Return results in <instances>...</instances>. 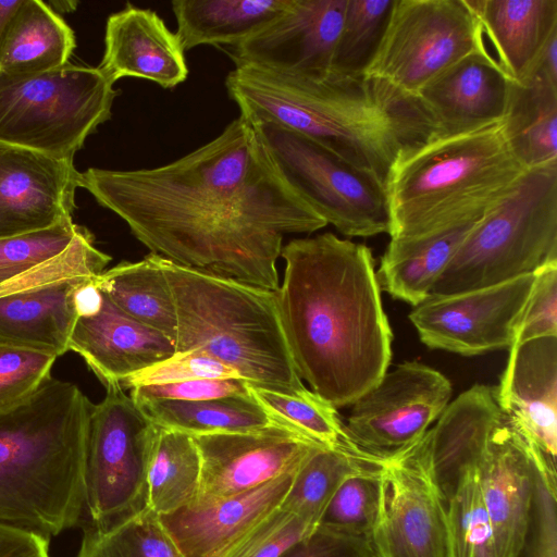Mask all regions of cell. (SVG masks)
<instances>
[{
    "instance_id": "484cf974",
    "label": "cell",
    "mask_w": 557,
    "mask_h": 557,
    "mask_svg": "<svg viewBox=\"0 0 557 557\" xmlns=\"http://www.w3.org/2000/svg\"><path fill=\"white\" fill-rule=\"evenodd\" d=\"M509 79L533 72L548 40L557 34V0H467Z\"/></svg>"
},
{
    "instance_id": "7bdbcfd3",
    "label": "cell",
    "mask_w": 557,
    "mask_h": 557,
    "mask_svg": "<svg viewBox=\"0 0 557 557\" xmlns=\"http://www.w3.org/2000/svg\"><path fill=\"white\" fill-rule=\"evenodd\" d=\"M557 336V260L535 272L528 300L517 321L509 354L525 342Z\"/></svg>"
},
{
    "instance_id": "d6a6232c",
    "label": "cell",
    "mask_w": 557,
    "mask_h": 557,
    "mask_svg": "<svg viewBox=\"0 0 557 557\" xmlns=\"http://www.w3.org/2000/svg\"><path fill=\"white\" fill-rule=\"evenodd\" d=\"M201 459L193 435L158 426L148 472L147 504L158 516L171 515L194 502Z\"/></svg>"
},
{
    "instance_id": "6da1fadb",
    "label": "cell",
    "mask_w": 557,
    "mask_h": 557,
    "mask_svg": "<svg viewBox=\"0 0 557 557\" xmlns=\"http://www.w3.org/2000/svg\"><path fill=\"white\" fill-rule=\"evenodd\" d=\"M83 188L152 253L277 292L287 235L327 224L287 183L239 114L191 152L152 169L89 168Z\"/></svg>"
},
{
    "instance_id": "681fc988",
    "label": "cell",
    "mask_w": 557,
    "mask_h": 557,
    "mask_svg": "<svg viewBox=\"0 0 557 557\" xmlns=\"http://www.w3.org/2000/svg\"><path fill=\"white\" fill-rule=\"evenodd\" d=\"M22 3V0L0 1V38L13 13Z\"/></svg>"
},
{
    "instance_id": "8d00e7d4",
    "label": "cell",
    "mask_w": 557,
    "mask_h": 557,
    "mask_svg": "<svg viewBox=\"0 0 557 557\" xmlns=\"http://www.w3.org/2000/svg\"><path fill=\"white\" fill-rule=\"evenodd\" d=\"M447 557H490L491 525L478 466L466 470L446 497Z\"/></svg>"
},
{
    "instance_id": "52a82bcc",
    "label": "cell",
    "mask_w": 557,
    "mask_h": 557,
    "mask_svg": "<svg viewBox=\"0 0 557 557\" xmlns=\"http://www.w3.org/2000/svg\"><path fill=\"white\" fill-rule=\"evenodd\" d=\"M557 260V163L528 169L470 230L430 295H449L535 273Z\"/></svg>"
},
{
    "instance_id": "d590c367",
    "label": "cell",
    "mask_w": 557,
    "mask_h": 557,
    "mask_svg": "<svg viewBox=\"0 0 557 557\" xmlns=\"http://www.w3.org/2000/svg\"><path fill=\"white\" fill-rule=\"evenodd\" d=\"M249 389L259 405L277 422L324 447L370 456L350 442L336 408L312 391L306 388L298 394H285L251 385Z\"/></svg>"
},
{
    "instance_id": "7402d4cb",
    "label": "cell",
    "mask_w": 557,
    "mask_h": 557,
    "mask_svg": "<svg viewBox=\"0 0 557 557\" xmlns=\"http://www.w3.org/2000/svg\"><path fill=\"white\" fill-rule=\"evenodd\" d=\"M101 293L99 310L77 317L69 350L78 354L104 386L122 384L176 352L173 341L127 315Z\"/></svg>"
},
{
    "instance_id": "7c38bea8",
    "label": "cell",
    "mask_w": 557,
    "mask_h": 557,
    "mask_svg": "<svg viewBox=\"0 0 557 557\" xmlns=\"http://www.w3.org/2000/svg\"><path fill=\"white\" fill-rule=\"evenodd\" d=\"M485 49L482 27L467 0H394L363 75L418 97L437 75Z\"/></svg>"
},
{
    "instance_id": "f546056e",
    "label": "cell",
    "mask_w": 557,
    "mask_h": 557,
    "mask_svg": "<svg viewBox=\"0 0 557 557\" xmlns=\"http://www.w3.org/2000/svg\"><path fill=\"white\" fill-rule=\"evenodd\" d=\"M476 222L422 238L389 240L376 274L379 283L394 298L417 306L430 296Z\"/></svg>"
},
{
    "instance_id": "1f68e13d",
    "label": "cell",
    "mask_w": 557,
    "mask_h": 557,
    "mask_svg": "<svg viewBox=\"0 0 557 557\" xmlns=\"http://www.w3.org/2000/svg\"><path fill=\"white\" fill-rule=\"evenodd\" d=\"M134 401L158 426L190 435L248 432L280 423L259 405L251 393L197 401Z\"/></svg>"
},
{
    "instance_id": "83f0119b",
    "label": "cell",
    "mask_w": 557,
    "mask_h": 557,
    "mask_svg": "<svg viewBox=\"0 0 557 557\" xmlns=\"http://www.w3.org/2000/svg\"><path fill=\"white\" fill-rule=\"evenodd\" d=\"M75 34L46 2L22 0L0 38V73L32 74L69 64Z\"/></svg>"
},
{
    "instance_id": "3957f363",
    "label": "cell",
    "mask_w": 557,
    "mask_h": 557,
    "mask_svg": "<svg viewBox=\"0 0 557 557\" xmlns=\"http://www.w3.org/2000/svg\"><path fill=\"white\" fill-rule=\"evenodd\" d=\"M225 87L246 119L309 137L384 186L399 152L436 134L418 97L363 74L317 79L237 64Z\"/></svg>"
},
{
    "instance_id": "603a6c76",
    "label": "cell",
    "mask_w": 557,
    "mask_h": 557,
    "mask_svg": "<svg viewBox=\"0 0 557 557\" xmlns=\"http://www.w3.org/2000/svg\"><path fill=\"white\" fill-rule=\"evenodd\" d=\"M114 84L124 77L171 89L188 77L185 50L176 33L151 9L127 3L109 15L104 52L98 66Z\"/></svg>"
},
{
    "instance_id": "ba28073f",
    "label": "cell",
    "mask_w": 557,
    "mask_h": 557,
    "mask_svg": "<svg viewBox=\"0 0 557 557\" xmlns=\"http://www.w3.org/2000/svg\"><path fill=\"white\" fill-rule=\"evenodd\" d=\"M97 66L66 64L32 74L0 73V146L73 160L111 119L119 90Z\"/></svg>"
},
{
    "instance_id": "d4e9b609",
    "label": "cell",
    "mask_w": 557,
    "mask_h": 557,
    "mask_svg": "<svg viewBox=\"0 0 557 557\" xmlns=\"http://www.w3.org/2000/svg\"><path fill=\"white\" fill-rule=\"evenodd\" d=\"M503 417L496 388L475 384L448 404L436 424L423 435L445 497L466 470L478 466Z\"/></svg>"
},
{
    "instance_id": "f1b7e54d",
    "label": "cell",
    "mask_w": 557,
    "mask_h": 557,
    "mask_svg": "<svg viewBox=\"0 0 557 557\" xmlns=\"http://www.w3.org/2000/svg\"><path fill=\"white\" fill-rule=\"evenodd\" d=\"M292 0H174L176 35L185 51L233 46L280 17Z\"/></svg>"
},
{
    "instance_id": "e575fe53",
    "label": "cell",
    "mask_w": 557,
    "mask_h": 557,
    "mask_svg": "<svg viewBox=\"0 0 557 557\" xmlns=\"http://www.w3.org/2000/svg\"><path fill=\"white\" fill-rule=\"evenodd\" d=\"M76 557H185L148 506L108 527L84 529Z\"/></svg>"
},
{
    "instance_id": "cb8c5ba5",
    "label": "cell",
    "mask_w": 557,
    "mask_h": 557,
    "mask_svg": "<svg viewBox=\"0 0 557 557\" xmlns=\"http://www.w3.org/2000/svg\"><path fill=\"white\" fill-rule=\"evenodd\" d=\"M295 473H287L242 494L193 502L171 515L159 517L185 557H221L280 506Z\"/></svg>"
},
{
    "instance_id": "ac0fdd59",
    "label": "cell",
    "mask_w": 557,
    "mask_h": 557,
    "mask_svg": "<svg viewBox=\"0 0 557 557\" xmlns=\"http://www.w3.org/2000/svg\"><path fill=\"white\" fill-rule=\"evenodd\" d=\"M347 0H292L275 21L249 38L224 48L235 65L324 78L332 74Z\"/></svg>"
},
{
    "instance_id": "5b68a950",
    "label": "cell",
    "mask_w": 557,
    "mask_h": 557,
    "mask_svg": "<svg viewBox=\"0 0 557 557\" xmlns=\"http://www.w3.org/2000/svg\"><path fill=\"white\" fill-rule=\"evenodd\" d=\"M502 122L433 135L399 152L385 180L391 240L422 238L474 223L524 174Z\"/></svg>"
},
{
    "instance_id": "7dc6e473",
    "label": "cell",
    "mask_w": 557,
    "mask_h": 557,
    "mask_svg": "<svg viewBox=\"0 0 557 557\" xmlns=\"http://www.w3.org/2000/svg\"><path fill=\"white\" fill-rule=\"evenodd\" d=\"M281 557H372V554L364 536L317 527Z\"/></svg>"
},
{
    "instance_id": "ab89813d",
    "label": "cell",
    "mask_w": 557,
    "mask_h": 557,
    "mask_svg": "<svg viewBox=\"0 0 557 557\" xmlns=\"http://www.w3.org/2000/svg\"><path fill=\"white\" fill-rule=\"evenodd\" d=\"M82 226L66 220L50 227L0 238V286L63 253Z\"/></svg>"
},
{
    "instance_id": "f6af8a7d",
    "label": "cell",
    "mask_w": 557,
    "mask_h": 557,
    "mask_svg": "<svg viewBox=\"0 0 557 557\" xmlns=\"http://www.w3.org/2000/svg\"><path fill=\"white\" fill-rule=\"evenodd\" d=\"M519 557H557V495L535 473L528 534Z\"/></svg>"
},
{
    "instance_id": "e0dca14e",
    "label": "cell",
    "mask_w": 557,
    "mask_h": 557,
    "mask_svg": "<svg viewBox=\"0 0 557 557\" xmlns=\"http://www.w3.org/2000/svg\"><path fill=\"white\" fill-rule=\"evenodd\" d=\"M553 493L554 481L522 433L504 416L478 463L491 525L490 557H519L528 534L536 470Z\"/></svg>"
},
{
    "instance_id": "bcb514c9",
    "label": "cell",
    "mask_w": 557,
    "mask_h": 557,
    "mask_svg": "<svg viewBox=\"0 0 557 557\" xmlns=\"http://www.w3.org/2000/svg\"><path fill=\"white\" fill-rule=\"evenodd\" d=\"M249 393V384L242 379H199L134 387L131 389L129 396L134 400L173 399L197 401Z\"/></svg>"
},
{
    "instance_id": "7a4b0ae2",
    "label": "cell",
    "mask_w": 557,
    "mask_h": 557,
    "mask_svg": "<svg viewBox=\"0 0 557 557\" xmlns=\"http://www.w3.org/2000/svg\"><path fill=\"white\" fill-rule=\"evenodd\" d=\"M276 297L288 348L301 380L335 408L374 386L392 358L371 250L333 233L283 246Z\"/></svg>"
},
{
    "instance_id": "9a60e30c",
    "label": "cell",
    "mask_w": 557,
    "mask_h": 557,
    "mask_svg": "<svg viewBox=\"0 0 557 557\" xmlns=\"http://www.w3.org/2000/svg\"><path fill=\"white\" fill-rule=\"evenodd\" d=\"M535 273L449 295H430L409 319L430 348L475 356L509 348Z\"/></svg>"
},
{
    "instance_id": "ee69618b",
    "label": "cell",
    "mask_w": 557,
    "mask_h": 557,
    "mask_svg": "<svg viewBox=\"0 0 557 557\" xmlns=\"http://www.w3.org/2000/svg\"><path fill=\"white\" fill-rule=\"evenodd\" d=\"M199 379H240L238 373L218 360L197 350L175 352L126 379L121 385L127 388L177 383Z\"/></svg>"
},
{
    "instance_id": "277c9868",
    "label": "cell",
    "mask_w": 557,
    "mask_h": 557,
    "mask_svg": "<svg viewBox=\"0 0 557 557\" xmlns=\"http://www.w3.org/2000/svg\"><path fill=\"white\" fill-rule=\"evenodd\" d=\"M92 405L75 384L51 377L0 413V522L49 539L81 524Z\"/></svg>"
},
{
    "instance_id": "74e56055",
    "label": "cell",
    "mask_w": 557,
    "mask_h": 557,
    "mask_svg": "<svg viewBox=\"0 0 557 557\" xmlns=\"http://www.w3.org/2000/svg\"><path fill=\"white\" fill-rule=\"evenodd\" d=\"M393 1L347 0L332 74H363L380 45Z\"/></svg>"
},
{
    "instance_id": "b9f144b4",
    "label": "cell",
    "mask_w": 557,
    "mask_h": 557,
    "mask_svg": "<svg viewBox=\"0 0 557 557\" xmlns=\"http://www.w3.org/2000/svg\"><path fill=\"white\" fill-rule=\"evenodd\" d=\"M315 528L295 513L277 507L246 532L221 557H281Z\"/></svg>"
},
{
    "instance_id": "836d02e7",
    "label": "cell",
    "mask_w": 557,
    "mask_h": 557,
    "mask_svg": "<svg viewBox=\"0 0 557 557\" xmlns=\"http://www.w3.org/2000/svg\"><path fill=\"white\" fill-rule=\"evenodd\" d=\"M379 459L319 447L298 468L278 507L318 527L322 512L345 479Z\"/></svg>"
},
{
    "instance_id": "f35d334b",
    "label": "cell",
    "mask_w": 557,
    "mask_h": 557,
    "mask_svg": "<svg viewBox=\"0 0 557 557\" xmlns=\"http://www.w3.org/2000/svg\"><path fill=\"white\" fill-rule=\"evenodd\" d=\"M379 496L377 461L345 479L322 512L318 527L367 537L376 519Z\"/></svg>"
},
{
    "instance_id": "2e32d148",
    "label": "cell",
    "mask_w": 557,
    "mask_h": 557,
    "mask_svg": "<svg viewBox=\"0 0 557 557\" xmlns=\"http://www.w3.org/2000/svg\"><path fill=\"white\" fill-rule=\"evenodd\" d=\"M193 437L201 459L200 484L194 502L259 487L297 471L313 450L324 447L283 423L256 431Z\"/></svg>"
},
{
    "instance_id": "8fae6325",
    "label": "cell",
    "mask_w": 557,
    "mask_h": 557,
    "mask_svg": "<svg viewBox=\"0 0 557 557\" xmlns=\"http://www.w3.org/2000/svg\"><path fill=\"white\" fill-rule=\"evenodd\" d=\"M111 257L94 244L84 226L53 260L0 286V344L59 356L78 317L76 294L96 281Z\"/></svg>"
},
{
    "instance_id": "5bb4252c",
    "label": "cell",
    "mask_w": 557,
    "mask_h": 557,
    "mask_svg": "<svg viewBox=\"0 0 557 557\" xmlns=\"http://www.w3.org/2000/svg\"><path fill=\"white\" fill-rule=\"evenodd\" d=\"M451 393L450 382L437 370L404 362L351 404L345 431L361 451L381 459L395 456L423 437Z\"/></svg>"
},
{
    "instance_id": "f907efd6",
    "label": "cell",
    "mask_w": 557,
    "mask_h": 557,
    "mask_svg": "<svg viewBox=\"0 0 557 557\" xmlns=\"http://www.w3.org/2000/svg\"><path fill=\"white\" fill-rule=\"evenodd\" d=\"M55 13H66V12H71V11H74L78 4L77 1H65V0H62V1H51L49 3H47Z\"/></svg>"
},
{
    "instance_id": "4fadbf2b",
    "label": "cell",
    "mask_w": 557,
    "mask_h": 557,
    "mask_svg": "<svg viewBox=\"0 0 557 557\" xmlns=\"http://www.w3.org/2000/svg\"><path fill=\"white\" fill-rule=\"evenodd\" d=\"M380 496L367 536L372 557H447L446 497L423 437L379 460Z\"/></svg>"
},
{
    "instance_id": "4dcf8cb0",
    "label": "cell",
    "mask_w": 557,
    "mask_h": 557,
    "mask_svg": "<svg viewBox=\"0 0 557 557\" xmlns=\"http://www.w3.org/2000/svg\"><path fill=\"white\" fill-rule=\"evenodd\" d=\"M96 285L127 315L176 342L175 302L158 255L120 262L103 271Z\"/></svg>"
},
{
    "instance_id": "30bf717a",
    "label": "cell",
    "mask_w": 557,
    "mask_h": 557,
    "mask_svg": "<svg viewBox=\"0 0 557 557\" xmlns=\"http://www.w3.org/2000/svg\"><path fill=\"white\" fill-rule=\"evenodd\" d=\"M158 431L119 383L92 405L85 456V513L104 528L147 504V472Z\"/></svg>"
},
{
    "instance_id": "c3c4849f",
    "label": "cell",
    "mask_w": 557,
    "mask_h": 557,
    "mask_svg": "<svg viewBox=\"0 0 557 557\" xmlns=\"http://www.w3.org/2000/svg\"><path fill=\"white\" fill-rule=\"evenodd\" d=\"M49 537L0 522V557H51Z\"/></svg>"
},
{
    "instance_id": "ffe728a7",
    "label": "cell",
    "mask_w": 557,
    "mask_h": 557,
    "mask_svg": "<svg viewBox=\"0 0 557 557\" xmlns=\"http://www.w3.org/2000/svg\"><path fill=\"white\" fill-rule=\"evenodd\" d=\"M496 396L557 481V336L525 342L509 354Z\"/></svg>"
},
{
    "instance_id": "60d3db41",
    "label": "cell",
    "mask_w": 557,
    "mask_h": 557,
    "mask_svg": "<svg viewBox=\"0 0 557 557\" xmlns=\"http://www.w3.org/2000/svg\"><path fill=\"white\" fill-rule=\"evenodd\" d=\"M57 357L0 344V413L30 398L49 379Z\"/></svg>"
},
{
    "instance_id": "8992f818",
    "label": "cell",
    "mask_w": 557,
    "mask_h": 557,
    "mask_svg": "<svg viewBox=\"0 0 557 557\" xmlns=\"http://www.w3.org/2000/svg\"><path fill=\"white\" fill-rule=\"evenodd\" d=\"M159 264L176 308V352L200 351L251 386L285 394L307 388L288 348L276 292L185 268L161 256Z\"/></svg>"
},
{
    "instance_id": "4316f807",
    "label": "cell",
    "mask_w": 557,
    "mask_h": 557,
    "mask_svg": "<svg viewBox=\"0 0 557 557\" xmlns=\"http://www.w3.org/2000/svg\"><path fill=\"white\" fill-rule=\"evenodd\" d=\"M502 126L524 169L557 163V82L537 69L520 83L510 79Z\"/></svg>"
},
{
    "instance_id": "9c48e42d",
    "label": "cell",
    "mask_w": 557,
    "mask_h": 557,
    "mask_svg": "<svg viewBox=\"0 0 557 557\" xmlns=\"http://www.w3.org/2000/svg\"><path fill=\"white\" fill-rule=\"evenodd\" d=\"M281 174L339 233L370 237L389 231L385 186L297 132L251 121Z\"/></svg>"
},
{
    "instance_id": "44dd1931",
    "label": "cell",
    "mask_w": 557,
    "mask_h": 557,
    "mask_svg": "<svg viewBox=\"0 0 557 557\" xmlns=\"http://www.w3.org/2000/svg\"><path fill=\"white\" fill-rule=\"evenodd\" d=\"M510 79L487 49L458 61L429 82L418 98L436 135L448 136L500 123Z\"/></svg>"
},
{
    "instance_id": "d6986e66",
    "label": "cell",
    "mask_w": 557,
    "mask_h": 557,
    "mask_svg": "<svg viewBox=\"0 0 557 557\" xmlns=\"http://www.w3.org/2000/svg\"><path fill=\"white\" fill-rule=\"evenodd\" d=\"M77 188L73 160L0 146V238L73 220Z\"/></svg>"
}]
</instances>
